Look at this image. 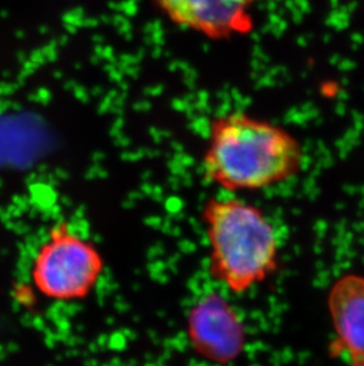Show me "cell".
Wrapping results in <instances>:
<instances>
[{"mask_svg": "<svg viewBox=\"0 0 364 366\" xmlns=\"http://www.w3.org/2000/svg\"><path fill=\"white\" fill-rule=\"evenodd\" d=\"M303 158L302 144L286 128L232 112L211 122L203 174L230 192L264 190L295 177Z\"/></svg>", "mask_w": 364, "mask_h": 366, "instance_id": "6da1fadb", "label": "cell"}, {"mask_svg": "<svg viewBox=\"0 0 364 366\" xmlns=\"http://www.w3.org/2000/svg\"><path fill=\"white\" fill-rule=\"evenodd\" d=\"M210 244L211 277L236 294L275 273L278 239L266 214L237 198H211L201 212Z\"/></svg>", "mask_w": 364, "mask_h": 366, "instance_id": "7a4b0ae2", "label": "cell"}, {"mask_svg": "<svg viewBox=\"0 0 364 366\" xmlns=\"http://www.w3.org/2000/svg\"><path fill=\"white\" fill-rule=\"evenodd\" d=\"M103 259L91 243L66 224L52 229L36 255L32 280L43 295L54 300L83 299L96 286Z\"/></svg>", "mask_w": 364, "mask_h": 366, "instance_id": "3957f363", "label": "cell"}, {"mask_svg": "<svg viewBox=\"0 0 364 366\" xmlns=\"http://www.w3.org/2000/svg\"><path fill=\"white\" fill-rule=\"evenodd\" d=\"M187 335L196 355L220 365L237 360L248 340L237 310L218 293L203 295L189 310Z\"/></svg>", "mask_w": 364, "mask_h": 366, "instance_id": "277c9868", "label": "cell"}, {"mask_svg": "<svg viewBox=\"0 0 364 366\" xmlns=\"http://www.w3.org/2000/svg\"><path fill=\"white\" fill-rule=\"evenodd\" d=\"M172 24L212 41L246 36L255 28V0H153Z\"/></svg>", "mask_w": 364, "mask_h": 366, "instance_id": "5b68a950", "label": "cell"}, {"mask_svg": "<svg viewBox=\"0 0 364 366\" xmlns=\"http://www.w3.org/2000/svg\"><path fill=\"white\" fill-rule=\"evenodd\" d=\"M328 308L336 333L333 353L348 360L364 356V277L348 274L333 285Z\"/></svg>", "mask_w": 364, "mask_h": 366, "instance_id": "8992f818", "label": "cell"}, {"mask_svg": "<svg viewBox=\"0 0 364 366\" xmlns=\"http://www.w3.org/2000/svg\"><path fill=\"white\" fill-rule=\"evenodd\" d=\"M350 366H364V356L356 357L354 360H349Z\"/></svg>", "mask_w": 364, "mask_h": 366, "instance_id": "52a82bcc", "label": "cell"}]
</instances>
